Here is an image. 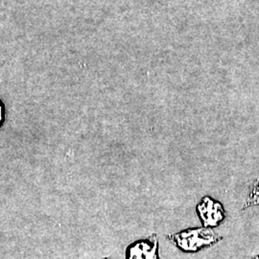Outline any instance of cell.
Returning a JSON list of instances; mask_svg holds the SVG:
<instances>
[{
	"instance_id": "6da1fadb",
	"label": "cell",
	"mask_w": 259,
	"mask_h": 259,
	"mask_svg": "<svg viewBox=\"0 0 259 259\" xmlns=\"http://www.w3.org/2000/svg\"><path fill=\"white\" fill-rule=\"evenodd\" d=\"M168 238L180 250L186 252H196L206 247L213 246L221 240V237L210 228L189 229L176 234H171Z\"/></svg>"
},
{
	"instance_id": "7a4b0ae2",
	"label": "cell",
	"mask_w": 259,
	"mask_h": 259,
	"mask_svg": "<svg viewBox=\"0 0 259 259\" xmlns=\"http://www.w3.org/2000/svg\"><path fill=\"white\" fill-rule=\"evenodd\" d=\"M197 212L202 220L204 228H213L218 226L225 218L222 204L210 197H204L197 205Z\"/></svg>"
},
{
	"instance_id": "3957f363",
	"label": "cell",
	"mask_w": 259,
	"mask_h": 259,
	"mask_svg": "<svg viewBox=\"0 0 259 259\" xmlns=\"http://www.w3.org/2000/svg\"><path fill=\"white\" fill-rule=\"evenodd\" d=\"M127 259H158V241L156 235L138 241L127 250Z\"/></svg>"
},
{
	"instance_id": "277c9868",
	"label": "cell",
	"mask_w": 259,
	"mask_h": 259,
	"mask_svg": "<svg viewBox=\"0 0 259 259\" xmlns=\"http://www.w3.org/2000/svg\"><path fill=\"white\" fill-rule=\"evenodd\" d=\"M254 204H259V180L254 183L252 190H251L250 196L245 204V207L250 206V205H254Z\"/></svg>"
},
{
	"instance_id": "5b68a950",
	"label": "cell",
	"mask_w": 259,
	"mask_h": 259,
	"mask_svg": "<svg viewBox=\"0 0 259 259\" xmlns=\"http://www.w3.org/2000/svg\"><path fill=\"white\" fill-rule=\"evenodd\" d=\"M3 118H4V111H3V106L0 102V125L3 122Z\"/></svg>"
},
{
	"instance_id": "8992f818",
	"label": "cell",
	"mask_w": 259,
	"mask_h": 259,
	"mask_svg": "<svg viewBox=\"0 0 259 259\" xmlns=\"http://www.w3.org/2000/svg\"><path fill=\"white\" fill-rule=\"evenodd\" d=\"M255 259H259V255L258 256H256V257H255Z\"/></svg>"
}]
</instances>
